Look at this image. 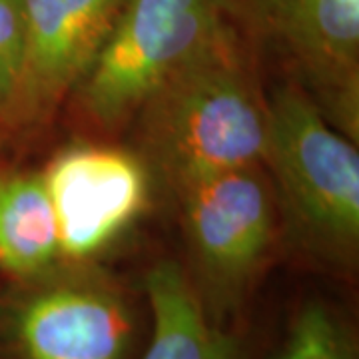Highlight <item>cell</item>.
I'll return each mask as SVG.
<instances>
[{
	"label": "cell",
	"instance_id": "6da1fadb",
	"mask_svg": "<svg viewBox=\"0 0 359 359\" xmlns=\"http://www.w3.org/2000/svg\"><path fill=\"white\" fill-rule=\"evenodd\" d=\"M136 116L144 162L176 196L198 180L264 164L268 102L233 28L176 70Z\"/></svg>",
	"mask_w": 359,
	"mask_h": 359
},
{
	"label": "cell",
	"instance_id": "7a4b0ae2",
	"mask_svg": "<svg viewBox=\"0 0 359 359\" xmlns=\"http://www.w3.org/2000/svg\"><path fill=\"white\" fill-rule=\"evenodd\" d=\"M269 164L299 233L332 262H349L359 240L358 146L299 86L268 102Z\"/></svg>",
	"mask_w": 359,
	"mask_h": 359
},
{
	"label": "cell",
	"instance_id": "3957f363",
	"mask_svg": "<svg viewBox=\"0 0 359 359\" xmlns=\"http://www.w3.org/2000/svg\"><path fill=\"white\" fill-rule=\"evenodd\" d=\"M230 28L224 0H126L76 86L84 114L100 128L124 124Z\"/></svg>",
	"mask_w": 359,
	"mask_h": 359
},
{
	"label": "cell",
	"instance_id": "277c9868",
	"mask_svg": "<svg viewBox=\"0 0 359 359\" xmlns=\"http://www.w3.org/2000/svg\"><path fill=\"white\" fill-rule=\"evenodd\" d=\"M194 280L208 313L218 321L240 304L266 259L273 204L259 166L198 180L178 194Z\"/></svg>",
	"mask_w": 359,
	"mask_h": 359
},
{
	"label": "cell",
	"instance_id": "5b68a950",
	"mask_svg": "<svg viewBox=\"0 0 359 359\" xmlns=\"http://www.w3.org/2000/svg\"><path fill=\"white\" fill-rule=\"evenodd\" d=\"M22 283L6 320L13 359H126L134 309L110 278L65 264Z\"/></svg>",
	"mask_w": 359,
	"mask_h": 359
},
{
	"label": "cell",
	"instance_id": "8992f818",
	"mask_svg": "<svg viewBox=\"0 0 359 359\" xmlns=\"http://www.w3.org/2000/svg\"><path fill=\"white\" fill-rule=\"evenodd\" d=\"M50 196L60 262L86 264L128 230L150 196V170L140 156L114 146L76 144L42 172Z\"/></svg>",
	"mask_w": 359,
	"mask_h": 359
},
{
	"label": "cell",
	"instance_id": "52a82bcc",
	"mask_svg": "<svg viewBox=\"0 0 359 359\" xmlns=\"http://www.w3.org/2000/svg\"><path fill=\"white\" fill-rule=\"evenodd\" d=\"M259 28L287 58L335 128L358 138L359 0H248Z\"/></svg>",
	"mask_w": 359,
	"mask_h": 359
},
{
	"label": "cell",
	"instance_id": "ba28073f",
	"mask_svg": "<svg viewBox=\"0 0 359 359\" xmlns=\"http://www.w3.org/2000/svg\"><path fill=\"white\" fill-rule=\"evenodd\" d=\"M126 0H20L26 66L11 124L50 120L102 48Z\"/></svg>",
	"mask_w": 359,
	"mask_h": 359
},
{
	"label": "cell",
	"instance_id": "9c48e42d",
	"mask_svg": "<svg viewBox=\"0 0 359 359\" xmlns=\"http://www.w3.org/2000/svg\"><path fill=\"white\" fill-rule=\"evenodd\" d=\"M152 335L142 359H242L231 335L204 308L186 269L158 262L146 276Z\"/></svg>",
	"mask_w": 359,
	"mask_h": 359
},
{
	"label": "cell",
	"instance_id": "30bf717a",
	"mask_svg": "<svg viewBox=\"0 0 359 359\" xmlns=\"http://www.w3.org/2000/svg\"><path fill=\"white\" fill-rule=\"evenodd\" d=\"M56 266L58 230L42 172L0 176V269L26 282Z\"/></svg>",
	"mask_w": 359,
	"mask_h": 359
},
{
	"label": "cell",
	"instance_id": "8fae6325",
	"mask_svg": "<svg viewBox=\"0 0 359 359\" xmlns=\"http://www.w3.org/2000/svg\"><path fill=\"white\" fill-rule=\"evenodd\" d=\"M278 359H355L341 321L323 304H308L292 321Z\"/></svg>",
	"mask_w": 359,
	"mask_h": 359
},
{
	"label": "cell",
	"instance_id": "7c38bea8",
	"mask_svg": "<svg viewBox=\"0 0 359 359\" xmlns=\"http://www.w3.org/2000/svg\"><path fill=\"white\" fill-rule=\"evenodd\" d=\"M26 66V22L20 0H0V120L11 122Z\"/></svg>",
	"mask_w": 359,
	"mask_h": 359
}]
</instances>
